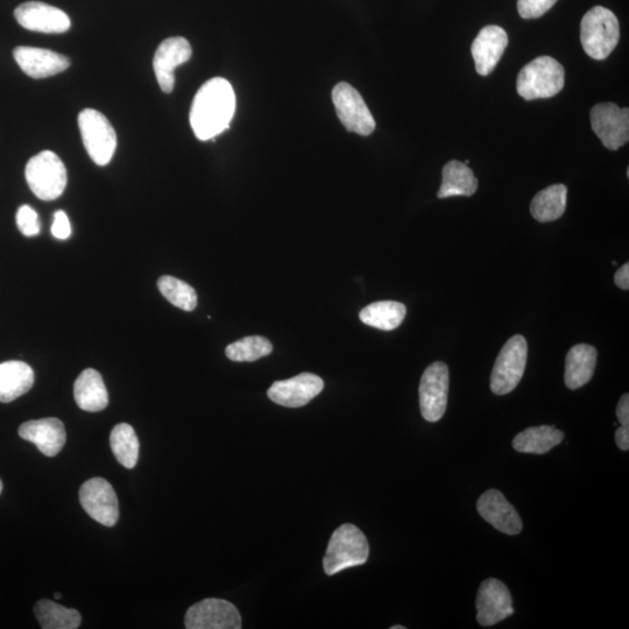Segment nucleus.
<instances>
[{
  "instance_id": "nucleus-22",
  "label": "nucleus",
  "mask_w": 629,
  "mask_h": 629,
  "mask_svg": "<svg viewBox=\"0 0 629 629\" xmlns=\"http://www.w3.org/2000/svg\"><path fill=\"white\" fill-rule=\"evenodd\" d=\"M74 397L82 411L102 412L109 405V393L100 372L84 370L74 385Z\"/></svg>"
},
{
  "instance_id": "nucleus-19",
  "label": "nucleus",
  "mask_w": 629,
  "mask_h": 629,
  "mask_svg": "<svg viewBox=\"0 0 629 629\" xmlns=\"http://www.w3.org/2000/svg\"><path fill=\"white\" fill-rule=\"evenodd\" d=\"M507 46L508 35L503 27L497 25L484 27L471 47L477 73L482 76L490 75L503 58Z\"/></svg>"
},
{
  "instance_id": "nucleus-4",
  "label": "nucleus",
  "mask_w": 629,
  "mask_h": 629,
  "mask_svg": "<svg viewBox=\"0 0 629 629\" xmlns=\"http://www.w3.org/2000/svg\"><path fill=\"white\" fill-rule=\"evenodd\" d=\"M565 84V70L550 56L529 62L518 76L517 90L526 101L551 98L560 94Z\"/></svg>"
},
{
  "instance_id": "nucleus-21",
  "label": "nucleus",
  "mask_w": 629,
  "mask_h": 629,
  "mask_svg": "<svg viewBox=\"0 0 629 629\" xmlns=\"http://www.w3.org/2000/svg\"><path fill=\"white\" fill-rule=\"evenodd\" d=\"M598 352L595 346L578 344L565 359V385L569 390H578L588 384L595 374Z\"/></svg>"
},
{
  "instance_id": "nucleus-5",
  "label": "nucleus",
  "mask_w": 629,
  "mask_h": 629,
  "mask_svg": "<svg viewBox=\"0 0 629 629\" xmlns=\"http://www.w3.org/2000/svg\"><path fill=\"white\" fill-rule=\"evenodd\" d=\"M26 181L33 194L42 201H54L65 192L67 169L51 151L40 152L27 162Z\"/></svg>"
},
{
  "instance_id": "nucleus-28",
  "label": "nucleus",
  "mask_w": 629,
  "mask_h": 629,
  "mask_svg": "<svg viewBox=\"0 0 629 629\" xmlns=\"http://www.w3.org/2000/svg\"><path fill=\"white\" fill-rule=\"evenodd\" d=\"M34 614L44 629H76L82 623L79 611L67 609L48 599H42L35 604Z\"/></svg>"
},
{
  "instance_id": "nucleus-23",
  "label": "nucleus",
  "mask_w": 629,
  "mask_h": 629,
  "mask_svg": "<svg viewBox=\"0 0 629 629\" xmlns=\"http://www.w3.org/2000/svg\"><path fill=\"white\" fill-rule=\"evenodd\" d=\"M34 385L32 367L19 360L0 364V402L9 404L26 394Z\"/></svg>"
},
{
  "instance_id": "nucleus-38",
  "label": "nucleus",
  "mask_w": 629,
  "mask_h": 629,
  "mask_svg": "<svg viewBox=\"0 0 629 629\" xmlns=\"http://www.w3.org/2000/svg\"><path fill=\"white\" fill-rule=\"evenodd\" d=\"M406 627L404 626H393L391 627V629H405Z\"/></svg>"
},
{
  "instance_id": "nucleus-3",
  "label": "nucleus",
  "mask_w": 629,
  "mask_h": 629,
  "mask_svg": "<svg viewBox=\"0 0 629 629\" xmlns=\"http://www.w3.org/2000/svg\"><path fill=\"white\" fill-rule=\"evenodd\" d=\"M619 38V21L611 10L596 6L585 13L581 24V41L585 53L591 59L602 61L609 58Z\"/></svg>"
},
{
  "instance_id": "nucleus-2",
  "label": "nucleus",
  "mask_w": 629,
  "mask_h": 629,
  "mask_svg": "<svg viewBox=\"0 0 629 629\" xmlns=\"http://www.w3.org/2000/svg\"><path fill=\"white\" fill-rule=\"evenodd\" d=\"M370 546L358 527L345 524L335 530L323 558L325 574L334 576L345 569L359 567L369 560Z\"/></svg>"
},
{
  "instance_id": "nucleus-32",
  "label": "nucleus",
  "mask_w": 629,
  "mask_h": 629,
  "mask_svg": "<svg viewBox=\"0 0 629 629\" xmlns=\"http://www.w3.org/2000/svg\"><path fill=\"white\" fill-rule=\"evenodd\" d=\"M17 225L21 233L26 237L38 236L41 225L37 211L30 206L20 207L17 212Z\"/></svg>"
},
{
  "instance_id": "nucleus-11",
  "label": "nucleus",
  "mask_w": 629,
  "mask_h": 629,
  "mask_svg": "<svg viewBox=\"0 0 629 629\" xmlns=\"http://www.w3.org/2000/svg\"><path fill=\"white\" fill-rule=\"evenodd\" d=\"M187 629H239L242 618L228 600L209 598L190 606L185 618Z\"/></svg>"
},
{
  "instance_id": "nucleus-1",
  "label": "nucleus",
  "mask_w": 629,
  "mask_h": 629,
  "mask_svg": "<svg viewBox=\"0 0 629 629\" xmlns=\"http://www.w3.org/2000/svg\"><path fill=\"white\" fill-rule=\"evenodd\" d=\"M235 111L236 95L229 81L215 77L204 83L190 110V125L196 138L215 139L229 129Z\"/></svg>"
},
{
  "instance_id": "nucleus-6",
  "label": "nucleus",
  "mask_w": 629,
  "mask_h": 629,
  "mask_svg": "<svg viewBox=\"0 0 629 629\" xmlns=\"http://www.w3.org/2000/svg\"><path fill=\"white\" fill-rule=\"evenodd\" d=\"M79 126L84 147L91 160L106 166L117 148V134L109 119L94 109H84L79 115Z\"/></svg>"
},
{
  "instance_id": "nucleus-24",
  "label": "nucleus",
  "mask_w": 629,
  "mask_h": 629,
  "mask_svg": "<svg viewBox=\"0 0 629 629\" xmlns=\"http://www.w3.org/2000/svg\"><path fill=\"white\" fill-rule=\"evenodd\" d=\"M442 185L438 190V199H449L452 196H472L477 192L478 180L472 169L461 161L452 160L444 166Z\"/></svg>"
},
{
  "instance_id": "nucleus-18",
  "label": "nucleus",
  "mask_w": 629,
  "mask_h": 629,
  "mask_svg": "<svg viewBox=\"0 0 629 629\" xmlns=\"http://www.w3.org/2000/svg\"><path fill=\"white\" fill-rule=\"evenodd\" d=\"M19 436L33 443L47 457L60 454L67 441L65 424L55 418L25 422L19 428Z\"/></svg>"
},
{
  "instance_id": "nucleus-27",
  "label": "nucleus",
  "mask_w": 629,
  "mask_h": 629,
  "mask_svg": "<svg viewBox=\"0 0 629 629\" xmlns=\"http://www.w3.org/2000/svg\"><path fill=\"white\" fill-rule=\"evenodd\" d=\"M407 314L405 305L395 301L371 303L359 314L360 321L370 327L392 331L400 327Z\"/></svg>"
},
{
  "instance_id": "nucleus-14",
  "label": "nucleus",
  "mask_w": 629,
  "mask_h": 629,
  "mask_svg": "<svg viewBox=\"0 0 629 629\" xmlns=\"http://www.w3.org/2000/svg\"><path fill=\"white\" fill-rule=\"evenodd\" d=\"M323 388L322 378L313 373H301L291 379L275 381L267 391V395L280 406L300 408L315 399Z\"/></svg>"
},
{
  "instance_id": "nucleus-13",
  "label": "nucleus",
  "mask_w": 629,
  "mask_h": 629,
  "mask_svg": "<svg viewBox=\"0 0 629 629\" xmlns=\"http://www.w3.org/2000/svg\"><path fill=\"white\" fill-rule=\"evenodd\" d=\"M477 620L485 627L497 625L513 616V600L507 586L496 578L486 579L477 595Z\"/></svg>"
},
{
  "instance_id": "nucleus-12",
  "label": "nucleus",
  "mask_w": 629,
  "mask_h": 629,
  "mask_svg": "<svg viewBox=\"0 0 629 629\" xmlns=\"http://www.w3.org/2000/svg\"><path fill=\"white\" fill-rule=\"evenodd\" d=\"M80 503L90 518L105 527H113L119 519V504L112 485L103 478L89 479L80 489Z\"/></svg>"
},
{
  "instance_id": "nucleus-40",
  "label": "nucleus",
  "mask_w": 629,
  "mask_h": 629,
  "mask_svg": "<svg viewBox=\"0 0 629 629\" xmlns=\"http://www.w3.org/2000/svg\"><path fill=\"white\" fill-rule=\"evenodd\" d=\"M2 491H3V482L2 480H0V493H2Z\"/></svg>"
},
{
  "instance_id": "nucleus-26",
  "label": "nucleus",
  "mask_w": 629,
  "mask_h": 629,
  "mask_svg": "<svg viewBox=\"0 0 629 629\" xmlns=\"http://www.w3.org/2000/svg\"><path fill=\"white\" fill-rule=\"evenodd\" d=\"M568 188L554 185L537 193L530 204V212L536 221L541 223L554 222L564 215L567 209Z\"/></svg>"
},
{
  "instance_id": "nucleus-7",
  "label": "nucleus",
  "mask_w": 629,
  "mask_h": 629,
  "mask_svg": "<svg viewBox=\"0 0 629 629\" xmlns=\"http://www.w3.org/2000/svg\"><path fill=\"white\" fill-rule=\"evenodd\" d=\"M528 344L521 335L508 339L500 351L491 376V390L497 395H506L517 388L526 370Z\"/></svg>"
},
{
  "instance_id": "nucleus-37",
  "label": "nucleus",
  "mask_w": 629,
  "mask_h": 629,
  "mask_svg": "<svg viewBox=\"0 0 629 629\" xmlns=\"http://www.w3.org/2000/svg\"><path fill=\"white\" fill-rule=\"evenodd\" d=\"M616 442L620 450L628 451L629 449V428L621 426L616 431Z\"/></svg>"
},
{
  "instance_id": "nucleus-20",
  "label": "nucleus",
  "mask_w": 629,
  "mask_h": 629,
  "mask_svg": "<svg viewBox=\"0 0 629 629\" xmlns=\"http://www.w3.org/2000/svg\"><path fill=\"white\" fill-rule=\"evenodd\" d=\"M13 56L20 69L37 80L65 72L70 66L65 55L48 49L21 46L14 49Z\"/></svg>"
},
{
  "instance_id": "nucleus-29",
  "label": "nucleus",
  "mask_w": 629,
  "mask_h": 629,
  "mask_svg": "<svg viewBox=\"0 0 629 629\" xmlns=\"http://www.w3.org/2000/svg\"><path fill=\"white\" fill-rule=\"evenodd\" d=\"M110 445L117 461L126 469H133L139 459V440L136 431L127 423H119L112 429Z\"/></svg>"
},
{
  "instance_id": "nucleus-16",
  "label": "nucleus",
  "mask_w": 629,
  "mask_h": 629,
  "mask_svg": "<svg viewBox=\"0 0 629 629\" xmlns=\"http://www.w3.org/2000/svg\"><path fill=\"white\" fill-rule=\"evenodd\" d=\"M192 46L182 37L162 41L155 52L153 68L162 91L171 94L175 86V69L192 58Z\"/></svg>"
},
{
  "instance_id": "nucleus-15",
  "label": "nucleus",
  "mask_w": 629,
  "mask_h": 629,
  "mask_svg": "<svg viewBox=\"0 0 629 629\" xmlns=\"http://www.w3.org/2000/svg\"><path fill=\"white\" fill-rule=\"evenodd\" d=\"M14 18L28 31L60 34L69 30L72 23L65 12L40 2L21 4L14 11Z\"/></svg>"
},
{
  "instance_id": "nucleus-25",
  "label": "nucleus",
  "mask_w": 629,
  "mask_h": 629,
  "mask_svg": "<svg viewBox=\"0 0 629 629\" xmlns=\"http://www.w3.org/2000/svg\"><path fill=\"white\" fill-rule=\"evenodd\" d=\"M564 440V433L553 426L528 428L514 437L513 448L522 454H547Z\"/></svg>"
},
{
  "instance_id": "nucleus-31",
  "label": "nucleus",
  "mask_w": 629,
  "mask_h": 629,
  "mask_svg": "<svg viewBox=\"0 0 629 629\" xmlns=\"http://www.w3.org/2000/svg\"><path fill=\"white\" fill-rule=\"evenodd\" d=\"M158 288L164 298L185 312H193L197 306V294L195 289L187 282L174 277H161L158 281Z\"/></svg>"
},
{
  "instance_id": "nucleus-33",
  "label": "nucleus",
  "mask_w": 629,
  "mask_h": 629,
  "mask_svg": "<svg viewBox=\"0 0 629 629\" xmlns=\"http://www.w3.org/2000/svg\"><path fill=\"white\" fill-rule=\"evenodd\" d=\"M557 0H518V11L521 18L536 19L546 14Z\"/></svg>"
},
{
  "instance_id": "nucleus-10",
  "label": "nucleus",
  "mask_w": 629,
  "mask_h": 629,
  "mask_svg": "<svg viewBox=\"0 0 629 629\" xmlns=\"http://www.w3.org/2000/svg\"><path fill=\"white\" fill-rule=\"evenodd\" d=\"M593 132L610 151H617L629 140V110L614 103L593 106L590 112Z\"/></svg>"
},
{
  "instance_id": "nucleus-17",
  "label": "nucleus",
  "mask_w": 629,
  "mask_h": 629,
  "mask_svg": "<svg viewBox=\"0 0 629 629\" xmlns=\"http://www.w3.org/2000/svg\"><path fill=\"white\" fill-rule=\"evenodd\" d=\"M477 510L480 517L501 533L518 535L524 528L517 510L508 503L504 494L497 490L485 492L478 500Z\"/></svg>"
},
{
  "instance_id": "nucleus-39",
  "label": "nucleus",
  "mask_w": 629,
  "mask_h": 629,
  "mask_svg": "<svg viewBox=\"0 0 629 629\" xmlns=\"http://www.w3.org/2000/svg\"><path fill=\"white\" fill-rule=\"evenodd\" d=\"M62 598V596L60 595V593H55V599H60Z\"/></svg>"
},
{
  "instance_id": "nucleus-9",
  "label": "nucleus",
  "mask_w": 629,
  "mask_h": 629,
  "mask_svg": "<svg viewBox=\"0 0 629 629\" xmlns=\"http://www.w3.org/2000/svg\"><path fill=\"white\" fill-rule=\"evenodd\" d=\"M449 369L443 362H435L424 371L419 395L423 419L437 422L443 418L448 405Z\"/></svg>"
},
{
  "instance_id": "nucleus-36",
  "label": "nucleus",
  "mask_w": 629,
  "mask_h": 629,
  "mask_svg": "<svg viewBox=\"0 0 629 629\" xmlns=\"http://www.w3.org/2000/svg\"><path fill=\"white\" fill-rule=\"evenodd\" d=\"M614 282L616 285L623 289V291H628L629 289V264L626 263L623 267H620L616 275H614Z\"/></svg>"
},
{
  "instance_id": "nucleus-34",
  "label": "nucleus",
  "mask_w": 629,
  "mask_h": 629,
  "mask_svg": "<svg viewBox=\"0 0 629 629\" xmlns=\"http://www.w3.org/2000/svg\"><path fill=\"white\" fill-rule=\"evenodd\" d=\"M52 235L56 239L66 240L72 236V224L65 211L59 210L54 214V222L52 225Z\"/></svg>"
},
{
  "instance_id": "nucleus-8",
  "label": "nucleus",
  "mask_w": 629,
  "mask_h": 629,
  "mask_svg": "<svg viewBox=\"0 0 629 629\" xmlns=\"http://www.w3.org/2000/svg\"><path fill=\"white\" fill-rule=\"evenodd\" d=\"M332 102L339 120L349 132L366 137L376 130V120L364 98L349 83L337 84L332 90Z\"/></svg>"
},
{
  "instance_id": "nucleus-35",
  "label": "nucleus",
  "mask_w": 629,
  "mask_h": 629,
  "mask_svg": "<svg viewBox=\"0 0 629 629\" xmlns=\"http://www.w3.org/2000/svg\"><path fill=\"white\" fill-rule=\"evenodd\" d=\"M617 416L621 426L629 428V395L625 394L621 397L618 407Z\"/></svg>"
},
{
  "instance_id": "nucleus-30",
  "label": "nucleus",
  "mask_w": 629,
  "mask_h": 629,
  "mask_svg": "<svg viewBox=\"0 0 629 629\" xmlns=\"http://www.w3.org/2000/svg\"><path fill=\"white\" fill-rule=\"evenodd\" d=\"M272 351L273 345L267 338L250 336L230 344L225 353L232 362L252 363L260 358L270 356Z\"/></svg>"
}]
</instances>
